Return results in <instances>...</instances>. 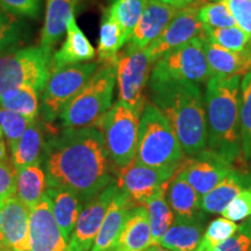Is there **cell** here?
Returning <instances> with one entry per match:
<instances>
[{
  "label": "cell",
  "instance_id": "1",
  "mask_svg": "<svg viewBox=\"0 0 251 251\" xmlns=\"http://www.w3.org/2000/svg\"><path fill=\"white\" fill-rule=\"evenodd\" d=\"M42 161L48 187L70 190L81 207L114 180L102 131L97 126L63 128L46 141Z\"/></svg>",
  "mask_w": 251,
  "mask_h": 251
},
{
  "label": "cell",
  "instance_id": "2",
  "mask_svg": "<svg viewBox=\"0 0 251 251\" xmlns=\"http://www.w3.org/2000/svg\"><path fill=\"white\" fill-rule=\"evenodd\" d=\"M152 103L164 114L185 155L207 149L205 99L198 84L184 80H149Z\"/></svg>",
  "mask_w": 251,
  "mask_h": 251
},
{
  "label": "cell",
  "instance_id": "3",
  "mask_svg": "<svg viewBox=\"0 0 251 251\" xmlns=\"http://www.w3.org/2000/svg\"><path fill=\"white\" fill-rule=\"evenodd\" d=\"M240 89L241 76H214L206 83L205 92L207 150L233 165L243 158L240 134Z\"/></svg>",
  "mask_w": 251,
  "mask_h": 251
},
{
  "label": "cell",
  "instance_id": "4",
  "mask_svg": "<svg viewBox=\"0 0 251 251\" xmlns=\"http://www.w3.org/2000/svg\"><path fill=\"white\" fill-rule=\"evenodd\" d=\"M184 159L179 141L164 114L147 101L140 118L135 161L150 168L177 170Z\"/></svg>",
  "mask_w": 251,
  "mask_h": 251
},
{
  "label": "cell",
  "instance_id": "5",
  "mask_svg": "<svg viewBox=\"0 0 251 251\" xmlns=\"http://www.w3.org/2000/svg\"><path fill=\"white\" fill-rule=\"evenodd\" d=\"M117 61L103 62L83 90L62 109L57 120L63 128L97 126L112 107L117 83Z\"/></svg>",
  "mask_w": 251,
  "mask_h": 251
},
{
  "label": "cell",
  "instance_id": "6",
  "mask_svg": "<svg viewBox=\"0 0 251 251\" xmlns=\"http://www.w3.org/2000/svg\"><path fill=\"white\" fill-rule=\"evenodd\" d=\"M51 49L28 47L0 54V96L19 87L42 92L50 76Z\"/></svg>",
  "mask_w": 251,
  "mask_h": 251
},
{
  "label": "cell",
  "instance_id": "7",
  "mask_svg": "<svg viewBox=\"0 0 251 251\" xmlns=\"http://www.w3.org/2000/svg\"><path fill=\"white\" fill-rule=\"evenodd\" d=\"M140 118L127 103L118 100L97 125L102 131L109 158L117 169L126 168L136 158Z\"/></svg>",
  "mask_w": 251,
  "mask_h": 251
},
{
  "label": "cell",
  "instance_id": "8",
  "mask_svg": "<svg viewBox=\"0 0 251 251\" xmlns=\"http://www.w3.org/2000/svg\"><path fill=\"white\" fill-rule=\"evenodd\" d=\"M211 78L212 72L203 49V39L194 37L157 59L152 65L149 80H184L202 84Z\"/></svg>",
  "mask_w": 251,
  "mask_h": 251
},
{
  "label": "cell",
  "instance_id": "9",
  "mask_svg": "<svg viewBox=\"0 0 251 251\" xmlns=\"http://www.w3.org/2000/svg\"><path fill=\"white\" fill-rule=\"evenodd\" d=\"M99 67V61L84 62L50 74L40 100V112L46 124L57 120L62 109L83 90Z\"/></svg>",
  "mask_w": 251,
  "mask_h": 251
},
{
  "label": "cell",
  "instance_id": "10",
  "mask_svg": "<svg viewBox=\"0 0 251 251\" xmlns=\"http://www.w3.org/2000/svg\"><path fill=\"white\" fill-rule=\"evenodd\" d=\"M153 63L146 50L119 54L117 61V84L119 100L141 114L147 103L148 86Z\"/></svg>",
  "mask_w": 251,
  "mask_h": 251
},
{
  "label": "cell",
  "instance_id": "11",
  "mask_svg": "<svg viewBox=\"0 0 251 251\" xmlns=\"http://www.w3.org/2000/svg\"><path fill=\"white\" fill-rule=\"evenodd\" d=\"M118 170V186L135 207L146 205L177 171L150 168L136 161Z\"/></svg>",
  "mask_w": 251,
  "mask_h": 251
},
{
  "label": "cell",
  "instance_id": "12",
  "mask_svg": "<svg viewBox=\"0 0 251 251\" xmlns=\"http://www.w3.org/2000/svg\"><path fill=\"white\" fill-rule=\"evenodd\" d=\"M117 180L81 207L77 224L68 243V251H91L113 198L118 193Z\"/></svg>",
  "mask_w": 251,
  "mask_h": 251
},
{
  "label": "cell",
  "instance_id": "13",
  "mask_svg": "<svg viewBox=\"0 0 251 251\" xmlns=\"http://www.w3.org/2000/svg\"><path fill=\"white\" fill-rule=\"evenodd\" d=\"M201 5V0H198L177 12L161 35L144 49L150 61L155 63L165 52L185 45L194 37H202L203 28L198 18V11Z\"/></svg>",
  "mask_w": 251,
  "mask_h": 251
},
{
  "label": "cell",
  "instance_id": "14",
  "mask_svg": "<svg viewBox=\"0 0 251 251\" xmlns=\"http://www.w3.org/2000/svg\"><path fill=\"white\" fill-rule=\"evenodd\" d=\"M178 169L199 196H205L234 170V165L216 153L203 150L185 158Z\"/></svg>",
  "mask_w": 251,
  "mask_h": 251
},
{
  "label": "cell",
  "instance_id": "15",
  "mask_svg": "<svg viewBox=\"0 0 251 251\" xmlns=\"http://www.w3.org/2000/svg\"><path fill=\"white\" fill-rule=\"evenodd\" d=\"M29 251H68V243L52 215L47 194L30 209Z\"/></svg>",
  "mask_w": 251,
  "mask_h": 251
},
{
  "label": "cell",
  "instance_id": "16",
  "mask_svg": "<svg viewBox=\"0 0 251 251\" xmlns=\"http://www.w3.org/2000/svg\"><path fill=\"white\" fill-rule=\"evenodd\" d=\"M178 11L179 9L172 6L148 0L140 20L137 21L133 33L125 45L124 52H134L146 49L161 35Z\"/></svg>",
  "mask_w": 251,
  "mask_h": 251
},
{
  "label": "cell",
  "instance_id": "17",
  "mask_svg": "<svg viewBox=\"0 0 251 251\" xmlns=\"http://www.w3.org/2000/svg\"><path fill=\"white\" fill-rule=\"evenodd\" d=\"M30 208L13 196L4 201L0 246L29 251Z\"/></svg>",
  "mask_w": 251,
  "mask_h": 251
},
{
  "label": "cell",
  "instance_id": "18",
  "mask_svg": "<svg viewBox=\"0 0 251 251\" xmlns=\"http://www.w3.org/2000/svg\"><path fill=\"white\" fill-rule=\"evenodd\" d=\"M135 206L119 188L113 198L91 251H114L126 221Z\"/></svg>",
  "mask_w": 251,
  "mask_h": 251
},
{
  "label": "cell",
  "instance_id": "19",
  "mask_svg": "<svg viewBox=\"0 0 251 251\" xmlns=\"http://www.w3.org/2000/svg\"><path fill=\"white\" fill-rule=\"evenodd\" d=\"M94 57L96 49L78 27L75 17L70 18L67 24V39L61 48L52 54L50 70L52 72L72 64L90 62Z\"/></svg>",
  "mask_w": 251,
  "mask_h": 251
},
{
  "label": "cell",
  "instance_id": "20",
  "mask_svg": "<svg viewBox=\"0 0 251 251\" xmlns=\"http://www.w3.org/2000/svg\"><path fill=\"white\" fill-rule=\"evenodd\" d=\"M203 49L212 77L242 76L251 70V46L243 51H230L203 40Z\"/></svg>",
  "mask_w": 251,
  "mask_h": 251
},
{
  "label": "cell",
  "instance_id": "21",
  "mask_svg": "<svg viewBox=\"0 0 251 251\" xmlns=\"http://www.w3.org/2000/svg\"><path fill=\"white\" fill-rule=\"evenodd\" d=\"M247 187H251V176L234 169L212 191L202 196L201 209L211 214H221L231 200Z\"/></svg>",
  "mask_w": 251,
  "mask_h": 251
},
{
  "label": "cell",
  "instance_id": "22",
  "mask_svg": "<svg viewBox=\"0 0 251 251\" xmlns=\"http://www.w3.org/2000/svg\"><path fill=\"white\" fill-rule=\"evenodd\" d=\"M152 247L148 212L144 206L131 209L114 251H146Z\"/></svg>",
  "mask_w": 251,
  "mask_h": 251
},
{
  "label": "cell",
  "instance_id": "23",
  "mask_svg": "<svg viewBox=\"0 0 251 251\" xmlns=\"http://www.w3.org/2000/svg\"><path fill=\"white\" fill-rule=\"evenodd\" d=\"M78 0H47L46 19L41 31L40 47L51 49L67 31L69 19L75 17Z\"/></svg>",
  "mask_w": 251,
  "mask_h": 251
},
{
  "label": "cell",
  "instance_id": "24",
  "mask_svg": "<svg viewBox=\"0 0 251 251\" xmlns=\"http://www.w3.org/2000/svg\"><path fill=\"white\" fill-rule=\"evenodd\" d=\"M166 194H168V202L176 218L188 220L199 215V211L201 209L200 206L201 198L188 184L179 169H177L171 179L169 180Z\"/></svg>",
  "mask_w": 251,
  "mask_h": 251
},
{
  "label": "cell",
  "instance_id": "25",
  "mask_svg": "<svg viewBox=\"0 0 251 251\" xmlns=\"http://www.w3.org/2000/svg\"><path fill=\"white\" fill-rule=\"evenodd\" d=\"M46 140L43 126L39 119L30 122L15 148L12 150V162L17 170L30 165H41L45 153Z\"/></svg>",
  "mask_w": 251,
  "mask_h": 251
},
{
  "label": "cell",
  "instance_id": "26",
  "mask_svg": "<svg viewBox=\"0 0 251 251\" xmlns=\"http://www.w3.org/2000/svg\"><path fill=\"white\" fill-rule=\"evenodd\" d=\"M205 231L199 215L193 219L176 218L158 246L171 251H197Z\"/></svg>",
  "mask_w": 251,
  "mask_h": 251
},
{
  "label": "cell",
  "instance_id": "27",
  "mask_svg": "<svg viewBox=\"0 0 251 251\" xmlns=\"http://www.w3.org/2000/svg\"><path fill=\"white\" fill-rule=\"evenodd\" d=\"M46 194L50 199L52 215L57 222L59 230L65 242L69 243L81 209L79 200L76 194L67 188L48 187Z\"/></svg>",
  "mask_w": 251,
  "mask_h": 251
},
{
  "label": "cell",
  "instance_id": "28",
  "mask_svg": "<svg viewBox=\"0 0 251 251\" xmlns=\"http://www.w3.org/2000/svg\"><path fill=\"white\" fill-rule=\"evenodd\" d=\"M47 188L46 172L41 165H30L18 170L15 196L30 209L46 196Z\"/></svg>",
  "mask_w": 251,
  "mask_h": 251
},
{
  "label": "cell",
  "instance_id": "29",
  "mask_svg": "<svg viewBox=\"0 0 251 251\" xmlns=\"http://www.w3.org/2000/svg\"><path fill=\"white\" fill-rule=\"evenodd\" d=\"M168 184L159 188L158 192L144 205L147 212H148L152 246H158L159 241L162 240V237L164 236V234L169 230V228L175 221V214L170 205H169L168 200H166Z\"/></svg>",
  "mask_w": 251,
  "mask_h": 251
},
{
  "label": "cell",
  "instance_id": "30",
  "mask_svg": "<svg viewBox=\"0 0 251 251\" xmlns=\"http://www.w3.org/2000/svg\"><path fill=\"white\" fill-rule=\"evenodd\" d=\"M39 94V91L33 87H19L9 90L0 96V107L19 113L30 120H34L40 113Z\"/></svg>",
  "mask_w": 251,
  "mask_h": 251
},
{
  "label": "cell",
  "instance_id": "31",
  "mask_svg": "<svg viewBox=\"0 0 251 251\" xmlns=\"http://www.w3.org/2000/svg\"><path fill=\"white\" fill-rule=\"evenodd\" d=\"M126 40L120 25L111 14L106 13L100 26L98 42V61L111 62L118 59L119 50L125 47Z\"/></svg>",
  "mask_w": 251,
  "mask_h": 251
},
{
  "label": "cell",
  "instance_id": "32",
  "mask_svg": "<svg viewBox=\"0 0 251 251\" xmlns=\"http://www.w3.org/2000/svg\"><path fill=\"white\" fill-rule=\"evenodd\" d=\"M202 39L211 45L230 51H243L251 46V37L237 26L227 28L203 27Z\"/></svg>",
  "mask_w": 251,
  "mask_h": 251
},
{
  "label": "cell",
  "instance_id": "33",
  "mask_svg": "<svg viewBox=\"0 0 251 251\" xmlns=\"http://www.w3.org/2000/svg\"><path fill=\"white\" fill-rule=\"evenodd\" d=\"M240 134L243 158L251 159V70L241 79Z\"/></svg>",
  "mask_w": 251,
  "mask_h": 251
},
{
  "label": "cell",
  "instance_id": "34",
  "mask_svg": "<svg viewBox=\"0 0 251 251\" xmlns=\"http://www.w3.org/2000/svg\"><path fill=\"white\" fill-rule=\"evenodd\" d=\"M148 0H114L108 13L117 20L124 31V37L127 43L133 33L137 21L140 20Z\"/></svg>",
  "mask_w": 251,
  "mask_h": 251
},
{
  "label": "cell",
  "instance_id": "35",
  "mask_svg": "<svg viewBox=\"0 0 251 251\" xmlns=\"http://www.w3.org/2000/svg\"><path fill=\"white\" fill-rule=\"evenodd\" d=\"M238 225L226 218H219L207 226L197 251H214L236 233Z\"/></svg>",
  "mask_w": 251,
  "mask_h": 251
},
{
  "label": "cell",
  "instance_id": "36",
  "mask_svg": "<svg viewBox=\"0 0 251 251\" xmlns=\"http://www.w3.org/2000/svg\"><path fill=\"white\" fill-rule=\"evenodd\" d=\"M23 23L0 2V54L12 50L23 37Z\"/></svg>",
  "mask_w": 251,
  "mask_h": 251
},
{
  "label": "cell",
  "instance_id": "37",
  "mask_svg": "<svg viewBox=\"0 0 251 251\" xmlns=\"http://www.w3.org/2000/svg\"><path fill=\"white\" fill-rule=\"evenodd\" d=\"M31 121L33 120L19 114V113L0 107V127H1L11 151L15 148L19 140L23 136Z\"/></svg>",
  "mask_w": 251,
  "mask_h": 251
},
{
  "label": "cell",
  "instance_id": "38",
  "mask_svg": "<svg viewBox=\"0 0 251 251\" xmlns=\"http://www.w3.org/2000/svg\"><path fill=\"white\" fill-rule=\"evenodd\" d=\"M198 18L203 27L227 28L236 26V23L229 13L227 6L221 1L202 4L198 11Z\"/></svg>",
  "mask_w": 251,
  "mask_h": 251
},
{
  "label": "cell",
  "instance_id": "39",
  "mask_svg": "<svg viewBox=\"0 0 251 251\" xmlns=\"http://www.w3.org/2000/svg\"><path fill=\"white\" fill-rule=\"evenodd\" d=\"M222 216L233 222L244 221L251 216V187L241 191L221 213Z\"/></svg>",
  "mask_w": 251,
  "mask_h": 251
},
{
  "label": "cell",
  "instance_id": "40",
  "mask_svg": "<svg viewBox=\"0 0 251 251\" xmlns=\"http://www.w3.org/2000/svg\"><path fill=\"white\" fill-rule=\"evenodd\" d=\"M214 251H251V216L242 221L236 233Z\"/></svg>",
  "mask_w": 251,
  "mask_h": 251
},
{
  "label": "cell",
  "instance_id": "41",
  "mask_svg": "<svg viewBox=\"0 0 251 251\" xmlns=\"http://www.w3.org/2000/svg\"><path fill=\"white\" fill-rule=\"evenodd\" d=\"M227 6L236 26L251 37V0H216Z\"/></svg>",
  "mask_w": 251,
  "mask_h": 251
},
{
  "label": "cell",
  "instance_id": "42",
  "mask_svg": "<svg viewBox=\"0 0 251 251\" xmlns=\"http://www.w3.org/2000/svg\"><path fill=\"white\" fill-rule=\"evenodd\" d=\"M18 170L13 162L6 159L0 162V200L8 199L17 193Z\"/></svg>",
  "mask_w": 251,
  "mask_h": 251
},
{
  "label": "cell",
  "instance_id": "43",
  "mask_svg": "<svg viewBox=\"0 0 251 251\" xmlns=\"http://www.w3.org/2000/svg\"><path fill=\"white\" fill-rule=\"evenodd\" d=\"M1 5L15 15L35 18L39 15L41 0H0Z\"/></svg>",
  "mask_w": 251,
  "mask_h": 251
},
{
  "label": "cell",
  "instance_id": "44",
  "mask_svg": "<svg viewBox=\"0 0 251 251\" xmlns=\"http://www.w3.org/2000/svg\"><path fill=\"white\" fill-rule=\"evenodd\" d=\"M153 1L157 2H162V4L172 6V7H176L178 9L185 8L187 6H191L194 2L198 1V0H153Z\"/></svg>",
  "mask_w": 251,
  "mask_h": 251
},
{
  "label": "cell",
  "instance_id": "45",
  "mask_svg": "<svg viewBox=\"0 0 251 251\" xmlns=\"http://www.w3.org/2000/svg\"><path fill=\"white\" fill-rule=\"evenodd\" d=\"M7 159V149H6V142L4 139H0V162Z\"/></svg>",
  "mask_w": 251,
  "mask_h": 251
},
{
  "label": "cell",
  "instance_id": "46",
  "mask_svg": "<svg viewBox=\"0 0 251 251\" xmlns=\"http://www.w3.org/2000/svg\"><path fill=\"white\" fill-rule=\"evenodd\" d=\"M146 251H171V250L165 249V248H162L161 246H152L150 247L149 249H147Z\"/></svg>",
  "mask_w": 251,
  "mask_h": 251
},
{
  "label": "cell",
  "instance_id": "47",
  "mask_svg": "<svg viewBox=\"0 0 251 251\" xmlns=\"http://www.w3.org/2000/svg\"><path fill=\"white\" fill-rule=\"evenodd\" d=\"M0 251H25V250H19V249H14V248H11V247L0 246Z\"/></svg>",
  "mask_w": 251,
  "mask_h": 251
},
{
  "label": "cell",
  "instance_id": "48",
  "mask_svg": "<svg viewBox=\"0 0 251 251\" xmlns=\"http://www.w3.org/2000/svg\"><path fill=\"white\" fill-rule=\"evenodd\" d=\"M2 208H4V200H0V229H1L2 222Z\"/></svg>",
  "mask_w": 251,
  "mask_h": 251
},
{
  "label": "cell",
  "instance_id": "49",
  "mask_svg": "<svg viewBox=\"0 0 251 251\" xmlns=\"http://www.w3.org/2000/svg\"><path fill=\"white\" fill-rule=\"evenodd\" d=\"M0 139H4V133H2L1 127H0Z\"/></svg>",
  "mask_w": 251,
  "mask_h": 251
}]
</instances>
